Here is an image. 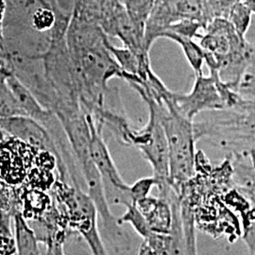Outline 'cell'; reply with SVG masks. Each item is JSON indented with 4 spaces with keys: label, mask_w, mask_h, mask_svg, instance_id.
I'll return each mask as SVG.
<instances>
[{
    "label": "cell",
    "mask_w": 255,
    "mask_h": 255,
    "mask_svg": "<svg viewBox=\"0 0 255 255\" xmlns=\"http://www.w3.org/2000/svg\"><path fill=\"white\" fill-rule=\"evenodd\" d=\"M139 96L146 102L148 109V121L141 129L134 128L129 139V146H135L150 164L153 177L158 180L159 185L160 183L169 182L167 140L159 119L154 99L145 93H139Z\"/></svg>",
    "instance_id": "2"
},
{
    "label": "cell",
    "mask_w": 255,
    "mask_h": 255,
    "mask_svg": "<svg viewBox=\"0 0 255 255\" xmlns=\"http://www.w3.org/2000/svg\"><path fill=\"white\" fill-rule=\"evenodd\" d=\"M128 15L141 33L146 34V24L156 5V0H121Z\"/></svg>",
    "instance_id": "8"
},
{
    "label": "cell",
    "mask_w": 255,
    "mask_h": 255,
    "mask_svg": "<svg viewBox=\"0 0 255 255\" xmlns=\"http://www.w3.org/2000/svg\"><path fill=\"white\" fill-rule=\"evenodd\" d=\"M44 4H46V6L50 7V8H53L55 7V2L56 0H41Z\"/></svg>",
    "instance_id": "17"
},
{
    "label": "cell",
    "mask_w": 255,
    "mask_h": 255,
    "mask_svg": "<svg viewBox=\"0 0 255 255\" xmlns=\"http://www.w3.org/2000/svg\"><path fill=\"white\" fill-rule=\"evenodd\" d=\"M108 49L116 59V62L119 64L123 72L132 76H137L140 78V63L135 54L124 46L122 48L112 46L107 43Z\"/></svg>",
    "instance_id": "10"
},
{
    "label": "cell",
    "mask_w": 255,
    "mask_h": 255,
    "mask_svg": "<svg viewBox=\"0 0 255 255\" xmlns=\"http://www.w3.org/2000/svg\"><path fill=\"white\" fill-rule=\"evenodd\" d=\"M159 119L164 128L169 153V182L180 196L184 183L196 174L197 151L194 121L186 119L175 106L171 91L167 89L160 100H155Z\"/></svg>",
    "instance_id": "1"
},
{
    "label": "cell",
    "mask_w": 255,
    "mask_h": 255,
    "mask_svg": "<svg viewBox=\"0 0 255 255\" xmlns=\"http://www.w3.org/2000/svg\"><path fill=\"white\" fill-rule=\"evenodd\" d=\"M159 38H167L171 41L176 42L179 46H181L182 52L185 56L187 62L195 72V75H201L202 67L205 64V53L202 49L201 45L196 43L194 39L189 37L178 35L170 31H163L160 33Z\"/></svg>",
    "instance_id": "7"
},
{
    "label": "cell",
    "mask_w": 255,
    "mask_h": 255,
    "mask_svg": "<svg viewBox=\"0 0 255 255\" xmlns=\"http://www.w3.org/2000/svg\"><path fill=\"white\" fill-rule=\"evenodd\" d=\"M87 119L91 131L90 153L92 160L101 175L106 201L109 205L121 204L127 207L128 205L133 203L130 186L127 185L119 175L94 120L91 117H88Z\"/></svg>",
    "instance_id": "3"
},
{
    "label": "cell",
    "mask_w": 255,
    "mask_h": 255,
    "mask_svg": "<svg viewBox=\"0 0 255 255\" xmlns=\"http://www.w3.org/2000/svg\"><path fill=\"white\" fill-rule=\"evenodd\" d=\"M0 123L2 124L1 126L19 137L20 140L39 149L49 150L51 152L53 150L56 153L46 131L33 121L29 119H9L0 120Z\"/></svg>",
    "instance_id": "6"
},
{
    "label": "cell",
    "mask_w": 255,
    "mask_h": 255,
    "mask_svg": "<svg viewBox=\"0 0 255 255\" xmlns=\"http://www.w3.org/2000/svg\"><path fill=\"white\" fill-rule=\"evenodd\" d=\"M157 185H158V180L155 177H150V178L141 179L135 182L132 186H130V193H131L133 204H135L137 201H141L146 197H148V194L152 189V187Z\"/></svg>",
    "instance_id": "14"
},
{
    "label": "cell",
    "mask_w": 255,
    "mask_h": 255,
    "mask_svg": "<svg viewBox=\"0 0 255 255\" xmlns=\"http://www.w3.org/2000/svg\"><path fill=\"white\" fill-rule=\"evenodd\" d=\"M237 93L247 101H255V50L238 82Z\"/></svg>",
    "instance_id": "11"
},
{
    "label": "cell",
    "mask_w": 255,
    "mask_h": 255,
    "mask_svg": "<svg viewBox=\"0 0 255 255\" xmlns=\"http://www.w3.org/2000/svg\"><path fill=\"white\" fill-rule=\"evenodd\" d=\"M180 196L172 190L164 197H146L135 203L137 208L145 217L152 232L159 234H172L174 204Z\"/></svg>",
    "instance_id": "5"
},
{
    "label": "cell",
    "mask_w": 255,
    "mask_h": 255,
    "mask_svg": "<svg viewBox=\"0 0 255 255\" xmlns=\"http://www.w3.org/2000/svg\"><path fill=\"white\" fill-rule=\"evenodd\" d=\"M57 16L52 8L42 5L38 7L29 17V24L32 28L39 32L49 30L54 26Z\"/></svg>",
    "instance_id": "13"
},
{
    "label": "cell",
    "mask_w": 255,
    "mask_h": 255,
    "mask_svg": "<svg viewBox=\"0 0 255 255\" xmlns=\"http://www.w3.org/2000/svg\"><path fill=\"white\" fill-rule=\"evenodd\" d=\"M242 2L253 12V14H255V0H242Z\"/></svg>",
    "instance_id": "15"
},
{
    "label": "cell",
    "mask_w": 255,
    "mask_h": 255,
    "mask_svg": "<svg viewBox=\"0 0 255 255\" xmlns=\"http://www.w3.org/2000/svg\"><path fill=\"white\" fill-rule=\"evenodd\" d=\"M252 16L253 12L240 0L230 8L225 18L228 19L239 36L246 39L247 32L252 23Z\"/></svg>",
    "instance_id": "9"
},
{
    "label": "cell",
    "mask_w": 255,
    "mask_h": 255,
    "mask_svg": "<svg viewBox=\"0 0 255 255\" xmlns=\"http://www.w3.org/2000/svg\"><path fill=\"white\" fill-rule=\"evenodd\" d=\"M126 208H127V211H126L125 215L118 219L119 225L127 222L135 229L137 233L143 238L148 237L152 233V231H151V229L149 228L145 217L137 208L136 205L132 203V204L128 205Z\"/></svg>",
    "instance_id": "12"
},
{
    "label": "cell",
    "mask_w": 255,
    "mask_h": 255,
    "mask_svg": "<svg viewBox=\"0 0 255 255\" xmlns=\"http://www.w3.org/2000/svg\"><path fill=\"white\" fill-rule=\"evenodd\" d=\"M6 10H7V5L5 0H0V20L3 18Z\"/></svg>",
    "instance_id": "16"
},
{
    "label": "cell",
    "mask_w": 255,
    "mask_h": 255,
    "mask_svg": "<svg viewBox=\"0 0 255 255\" xmlns=\"http://www.w3.org/2000/svg\"><path fill=\"white\" fill-rule=\"evenodd\" d=\"M219 77L217 71H211L208 77L197 75L191 91L188 94L171 92L175 106L186 119L194 121L202 113L226 109L219 90Z\"/></svg>",
    "instance_id": "4"
}]
</instances>
